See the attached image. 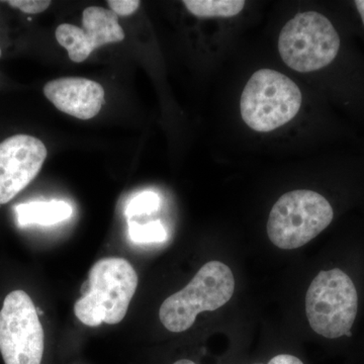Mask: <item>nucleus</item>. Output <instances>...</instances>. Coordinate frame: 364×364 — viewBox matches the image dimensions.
<instances>
[{
    "label": "nucleus",
    "instance_id": "1",
    "mask_svg": "<svg viewBox=\"0 0 364 364\" xmlns=\"http://www.w3.org/2000/svg\"><path fill=\"white\" fill-rule=\"evenodd\" d=\"M87 291L74 305L81 323L97 327L105 323L116 325L126 317L138 287V275L128 260L109 257L91 267Z\"/></svg>",
    "mask_w": 364,
    "mask_h": 364
},
{
    "label": "nucleus",
    "instance_id": "19",
    "mask_svg": "<svg viewBox=\"0 0 364 364\" xmlns=\"http://www.w3.org/2000/svg\"><path fill=\"white\" fill-rule=\"evenodd\" d=\"M173 364H196L195 361L189 360V359H181V360H177Z\"/></svg>",
    "mask_w": 364,
    "mask_h": 364
},
{
    "label": "nucleus",
    "instance_id": "6",
    "mask_svg": "<svg viewBox=\"0 0 364 364\" xmlns=\"http://www.w3.org/2000/svg\"><path fill=\"white\" fill-rule=\"evenodd\" d=\"M339 49L336 28L316 11L296 14L279 33V52L282 61L303 73L325 68L336 58Z\"/></svg>",
    "mask_w": 364,
    "mask_h": 364
},
{
    "label": "nucleus",
    "instance_id": "17",
    "mask_svg": "<svg viewBox=\"0 0 364 364\" xmlns=\"http://www.w3.org/2000/svg\"><path fill=\"white\" fill-rule=\"evenodd\" d=\"M254 364H264V363H254ZM267 364H305L296 356L291 355V354L282 353L273 356Z\"/></svg>",
    "mask_w": 364,
    "mask_h": 364
},
{
    "label": "nucleus",
    "instance_id": "16",
    "mask_svg": "<svg viewBox=\"0 0 364 364\" xmlns=\"http://www.w3.org/2000/svg\"><path fill=\"white\" fill-rule=\"evenodd\" d=\"M109 9L117 16H128L135 13L140 7L141 1L139 0H109L107 1Z\"/></svg>",
    "mask_w": 364,
    "mask_h": 364
},
{
    "label": "nucleus",
    "instance_id": "3",
    "mask_svg": "<svg viewBox=\"0 0 364 364\" xmlns=\"http://www.w3.org/2000/svg\"><path fill=\"white\" fill-rule=\"evenodd\" d=\"M358 310V294L354 282L339 268L318 273L306 291L309 324L325 338L351 336Z\"/></svg>",
    "mask_w": 364,
    "mask_h": 364
},
{
    "label": "nucleus",
    "instance_id": "15",
    "mask_svg": "<svg viewBox=\"0 0 364 364\" xmlns=\"http://www.w3.org/2000/svg\"><path fill=\"white\" fill-rule=\"evenodd\" d=\"M6 2L25 14L43 13L51 4V1H47V0H9Z\"/></svg>",
    "mask_w": 364,
    "mask_h": 364
},
{
    "label": "nucleus",
    "instance_id": "9",
    "mask_svg": "<svg viewBox=\"0 0 364 364\" xmlns=\"http://www.w3.org/2000/svg\"><path fill=\"white\" fill-rule=\"evenodd\" d=\"M56 40L68 52L69 58L81 63L91 53L109 43L122 42L124 39L123 28L119 16L111 9L90 6L82 14V28L62 23L56 28Z\"/></svg>",
    "mask_w": 364,
    "mask_h": 364
},
{
    "label": "nucleus",
    "instance_id": "7",
    "mask_svg": "<svg viewBox=\"0 0 364 364\" xmlns=\"http://www.w3.org/2000/svg\"><path fill=\"white\" fill-rule=\"evenodd\" d=\"M45 335L37 309L26 291L7 294L0 311V353L6 364H41Z\"/></svg>",
    "mask_w": 364,
    "mask_h": 364
},
{
    "label": "nucleus",
    "instance_id": "2",
    "mask_svg": "<svg viewBox=\"0 0 364 364\" xmlns=\"http://www.w3.org/2000/svg\"><path fill=\"white\" fill-rule=\"evenodd\" d=\"M234 291L235 279L230 267L220 261H210L188 286L163 301L160 321L170 332L186 331L195 324L198 314L222 308Z\"/></svg>",
    "mask_w": 364,
    "mask_h": 364
},
{
    "label": "nucleus",
    "instance_id": "20",
    "mask_svg": "<svg viewBox=\"0 0 364 364\" xmlns=\"http://www.w3.org/2000/svg\"><path fill=\"white\" fill-rule=\"evenodd\" d=\"M0 57H1V49H0Z\"/></svg>",
    "mask_w": 364,
    "mask_h": 364
},
{
    "label": "nucleus",
    "instance_id": "18",
    "mask_svg": "<svg viewBox=\"0 0 364 364\" xmlns=\"http://www.w3.org/2000/svg\"><path fill=\"white\" fill-rule=\"evenodd\" d=\"M354 4H355L356 9H358V13L360 14L364 25V0H356Z\"/></svg>",
    "mask_w": 364,
    "mask_h": 364
},
{
    "label": "nucleus",
    "instance_id": "11",
    "mask_svg": "<svg viewBox=\"0 0 364 364\" xmlns=\"http://www.w3.org/2000/svg\"><path fill=\"white\" fill-rule=\"evenodd\" d=\"M14 210L16 221L21 228L33 225L53 226L66 221L73 214V208L63 200L21 203L16 205Z\"/></svg>",
    "mask_w": 364,
    "mask_h": 364
},
{
    "label": "nucleus",
    "instance_id": "14",
    "mask_svg": "<svg viewBox=\"0 0 364 364\" xmlns=\"http://www.w3.org/2000/svg\"><path fill=\"white\" fill-rule=\"evenodd\" d=\"M160 196L154 191H147L139 193L135 198H132L127 205L124 215L128 221L139 215H149L157 212L160 208Z\"/></svg>",
    "mask_w": 364,
    "mask_h": 364
},
{
    "label": "nucleus",
    "instance_id": "12",
    "mask_svg": "<svg viewBox=\"0 0 364 364\" xmlns=\"http://www.w3.org/2000/svg\"><path fill=\"white\" fill-rule=\"evenodd\" d=\"M182 4L198 18H232L245 6L242 0H186Z\"/></svg>",
    "mask_w": 364,
    "mask_h": 364
},
{
    "label": "nucleus",
    "instance_id": "8",
    "mask_svg": "<svg viewBox=\"0 0 364 364\" xmlns=\"http://www.w3.org/2000/svg\"><path fill=\"white\" fill-rule=\"evenodd\" d=\"M48 151L30 135H14L0 143V205L11 202L39 174Z\"/></svg>",
    "mask_w": 364,
    "mask_h": 364
},
{
    "label": "nucleus",
    "instance_id": "13",
    "mask_svg": "<svg viewBox=\"0 0 364 364\" xmlns=\"http://www.w3.org/2000/svg\"><path fill=\"white\" fill-rule=\"evenodd\" d=\"M129 237L134 243H161L167 239V232L160 221L139 224L128 221Z\"/></svg>",
    "mask_w": 364,
    "mask_h": 364
},
{
    "label": "nucleus",
    "instance_id": "5",
    "mask_svg": "<svg viewBox=\"0 0 364 364\" xmlns=\"http://www.w3.org/2000/svg\"><path fill=\"white\" fill-rule=\"evenodd\" d=\"M333 217L332 205L320 193L306 189L289 191L270 210L268 238L284 250L303 247L331 224Z\"/></svg>",
    "mask_w": 364,
    "mask_h": 364
},
{
    "label": "nucleus",
    "instance_id": "4",
    "mask_svg": "<svg viewBox=\"0 0 364 364\" xmlns=\"http://www.w3.org/2000/svg\"><path fill=\"white\" fill-rule=\"evenodd\" d=\"M301 92L291 78L279 71L261 69L249 79L240 100L241 116L249 128L268 133L298 114Z\"/></svg>",
    "mask_w": 364,
    "mask_h": 364
},
{
    "label": "nucleus",
    "instance_id": "10",
    "mask_svg": "<svg viewBox=\"0 0 364 364\" xmlns=\"http://www.w3.org/2000/svg\"><path fill=\"white\" fill-rule=\"evenodd\" d=\"M45 97L59 111L80 119L97 116L105 104V90L90 79L63 77L44 86Z\"/></svg>",
    "mask_w": 364,
    "mask_h": 364
}]
</instances>
